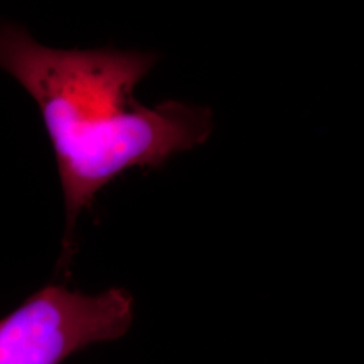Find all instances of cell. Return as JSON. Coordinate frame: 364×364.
Listing matches in <instances>:
<instances>
[{
    "instance_id": "obj_1",
    "label": "cell",
    "mask_w": 364,
    "mask_h": 364,
    "mask_svg": "<svg viewBox=\"0 0 364 364\" xmlns=\"http://www.w3.org/2000/svg\"><path fill=\"white\" fill-rule=\"evenodd\" d=\"M156 61L145 51L49 48L24 27L0 24V70L38 103L56 156L66 208L59 265H70L76 220L105 186L125 171L159 169L211 135L206 107L136 102L135 86Z\"/></svg>"
},
{
    "instance_id": "obj_2",
    "label": "cell",
    "mask_w": 364,
    "mask_h": 364,
    "mask_svg": "<svg viewBox=\"0 0 364 364\" xmlns=\"http://www.w3.org/2000/svg\"><path fill=\"white\" fill-rule=\"evenodd\" d=\"M134 321L124 289L86 295L46 285L0 318V364H63L81 349L122 338Z\"/></svg>"
}]
</instances>
